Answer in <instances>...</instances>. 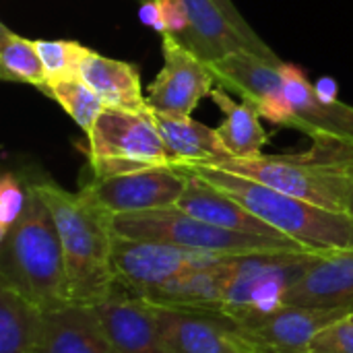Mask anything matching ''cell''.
<instances>
[{
    "label": "cell",
    "instance_id": "cell-1",
    "mask_svg": "<svg viewBox=\"0 0 353 353\" xmlns=\"http://www.w3.org/2000/svg\"><path fill=\"white\" fill-rule=\"evenodd\" d=\"M35 188L60 234L70 304L95 306L114 288V215L83 190L68 192L52 180L35 182Z\"/></svg>",
    "mask_w": 353,
    "mask_h": 353
},
{
    "label": "cell",
    "instance_id": "cell-2",
    "mask_svg": "<svg viewBox=\"0 0 353 353\" xmlns=\"http://www.w3.org/2000/svg\"><path fill=\"white\" fill-rule=\"evenodd\" d=\"M0 288H8L41 312L70 304L60 234L35 182L23 215L0 238Z\"/></svg>",
    "mask_w": 353,
    "mask_h": 353
},
{
    "label": "cell",
    "instance_id": "cell-3",
    "mask_svg": "<svg viewBox=\"0 0 353 353\" xmlns=\"http://www.w3.org/2000/svg\"><path fill=\"white\" fill-rule=\"evenodd\" d=\"M225 172L250 178L283 194L312 205L347 213L353 196V147L312 143L302 153L259 155L252 159H223L213 163Z\"/></svg>",
    "mask_w": 353,
    "mask_h": 353
},
{
    "label": "cell",
    "instance_id": "cell-4",
    "mask_svg": "<svg viewBox=\"0 0 353 353\" xmlns=\"http://www.w3.org/2000/svg\"><path fill=\"white\" fill-rule=\"evenodd\" d=\"M248 211L312 252L353 250V217L283 194L250 178L213 165H188Z\"/></svg>",
    "mask_w": 353,
    "mask_h": 353
},
{
    "label": "cell",
    "instance_id": "cell-5",
    "mask_svg": "<svg viewBox=\"0 0 353 353\" xmlns=\"http://www.w3.org/2000/svg\"><path fill=\"white\" fill-rule=\"evenodd\" d=\"M323 252L263 250L230 259L221 312L248 325L288 306V296Z\"/></svg>",
    "mask_w": 353,
    "mask_h": 353
},
{
    "label": "cell",
    "instance_id": "cell-6",
    "mask_svg": "<svg viewBox=\"0 0 353 353\" xmlns=\"http://www.w3.org/2000/svg\"><path fill=\"white\" fill-rule=\"evenodd\" d=\"M114 232L124 238L165 242L188 250L213 252L223 256L263 252V250H308L290 238L230 232L192 217L180 207L130 213L114 217Z\"/></svg>",
    "mask_w": 353,
    "mask_h": 353
},
{
    "label": "cell",
    "instance_id": "cell-7",
    "mask_svg": "<svg viewBox=\"0 0 353 353\" xmlns=\"http://www.w3.org/2000/svg\"><path fill=\"white\" fill-rule=\"evenodd\" d=\"M91 178L103 180L147 168L174 165L153 112L103 108L87 132Z\"/></svg>",
    "mask_w": 353,
    "mask_h": 353
},
{
    "label": "cell",
    "instance_id": "cell-8",
    "mask_svg": "<svg viewBox=\"0 0 353 353\" xmlns=\"http://www.w3.org/2000/svg\"><path fill=\"white\" fill-rule=\"evenodd\" d=\"M225 259L228 256L223 254L188 250L165 242L134 240L116 234L112 250V273L116 285L139 298H145L170 279L190 269L211 267Z\"/></svg>",
    "mask_w": 353,
    "mask_h": 353
},
{
    "label": "cell",
    "instance_id": "cell-9",
    "mask_svg": "<svg viewBox=\"0 0 353 353\" xmlns=\"http://www.w3.org/2000/svg\"><path fill=\"white\" fill-rule=\"evenodd\" d=\"M188 184V168L159 165L103 180L89 178L79 190L114 217L178 207Z\"/></svg>",
    "mask_w": 353,
    "mask_h": 353
},
{
    "label": "cell",
    "instance_id": "cell-10",
    "mask_svg": "<svg viewBox=\"0 0 353 353\" xmlns=\"http://www.w3.org/2000/svg\"><path fill=\"white\" fill-rule=\"evenodd\" d=\"M161 54L163 66L147 91L149 108L161 116H192L215 89V72L172 35L161 37Z\"/></svg>",
    "mask_w": 353,
    "mask_h": 353
},
{
    "label": "cell",
    "instance_id": "cell-11",
    "mask_svg": "<svg viewBox=\"0 0 353 353\" xmlns=\"http://www.w3.org/2000/svg\"><path fill=\"white\" fill-rule=\"evenodd\" d=\"M281 66L283 62L267 60L250 50H238L211 64L219 87L252 103L261 118L292 128L294 108L283 87Z\"/></svg>",
    "mask_w": 353,
    "mask_h": 353
},
{
    "label": "cell",
    "instance_id": "cell-12",
    "mask_svg": "<svg viewBox=\"0 0 353 353\" xmlns=\"http://www.w3.org/2000/svg\"><path fill=\"white\" fill-rule=\"evenodd\" d=\"M170 353H267L223 312L174 310L155 306Z\"/></svg>",
    "mask_w": 353,
    "mask_h": 353
},
{
    "label": "cell",
    "instance_id": "cell-13",
    "mask_svg": "<svg viewBox=\"0 0 353 353\" xmlns=\"http://www.w3.org/2000/svg\"><path fill=\"white\" fill-rule=\"evenodd\" d=\"M283 87L294 108L292 128H298L312 143H337L353 147V105L339 99L325 101L316 95L314 83L302 68L283 62Z\"/></svg>",
    "mask_w": 353,
    "mask_h": 353
},
{
    "label": "cell",
    "instance_id": "cell-14",
    "mask_svg": "<svg viewBox=\"0 0 353 353\" xmlns=\"http://www.w3.org/2000/svg\"><path fill=\"white\" fill-rule=\"evenodd\" d=\"M93 308L118 353H170L159 331L155 306L147 300L114 283L112 292Z\"/></svg>",
    "mask_w": 353,
    "mask_h": 353
},
{
    "label": "cell",
    "instance_id": "cell-15",
    "mask_svg": "<svg viewBox=\"0 0 353 353\" xmlns=\"http://www.w3.org/2000/svg\"><path fill=\"white\" fill-rule=\"evenodd\" d=\"M347 310H323L308 306H283L277 312L240 325L250 341L267 353H310L312 341L331 325L345 321Z\"/></svg>",
    "mask_w": 353,
    "mask_h": 353
},
{
    "label": "cell",
    "instance_id": "cell-16",
    "mask_svg": "<svg viewBox=\"0 0 353 353\" xmlns=\"http://www.w3.org/2000/svg\"><path fill=\"white\" fill-rule=\"evenodd\" d=\"M37 353H118L110 343L93 306L66 304L41 312Z\"/></svg>",
    "mask_w": 353,
    "mask_h": 353
},
{
    "label": "cell",
    "instance_id": "cell-17",
    "mask_svg": "<svg viewBox=\"0 0 353 353\" xmlns=\"http://www.w3.org/2000/svg\"><path fill=\"white\" fill-rule=\"evenodd\" d=\"M288 304L353 314V250L323 252L292 288Z\"/></svg>",
    "mask_w": 353,
    "mask_h": 353
},
{
    "label": "cell",
    "instance_id": "cell-18",
    "mask_svg": "<svg viewBox=\"0 0 353 353\" xmlns=\"http://www.w3.org/2000/svg\"><path fill=\"white\" fill-rule=\"evenodd\" d=\"M178 207L196 219H203L211 225H217L230 232L288 238L279 234L275 228H271L269 223H265L261 217H256L252 211H248L240 201H236L221 188L213 186L209 180H205L190 168H188V184Z\"/></svg>",
    "mask_w": 353,
    "mask_h": 353
},
{
    "label": "cell",
    "instance_id": "cell-19",
    "mask_svg": "<svg viewBox=\"0 0 353 353\" xmlns=\"http://www.w3.org/2000/svg\"><path fill=\"white\" fill-rule=\"evenodd\" d=\"M230 259L232 256L211 267L190 269L170 279L168 283H163L161 288H157L143 300H147L153 306L174 308V310L221 312L223 300H225Z\"/></svg>",
    "mask_w": 353,
    "mask_h": 353
},
{
    "label": "cell",
    "instance_id": "cell-20",
    "mask_svg": "<svg viewBox=\"0 0 353 353\" xmlns=\"http://www.w3.org/2000/svg\"><path fill=\"white\" fill-rule=\"evenodd\" d=\"M81 79L97 93L105 108L153 112L143 91L141 72L130 62L91 52L81 68Z\"/></svg>",
    "mask_w": 353,
    "mask_h": 353
},
{
    "label": "cell",
    "instance_id": "cell-21",
    "mask_svg": "<svg viewBox=\"0 0 353 353\" xmlns=\"http://www.w3.org/2000/svg\"><path fill=\"white\" fill-rule=\"evenodd\" d=\"M153 116L174 165H213L230 159L217 128H209L203 122H196L192 116Z\"/></svg>",
    "mask_w": 353,
    "mask_h": 353
},
{
    "label": "cell",
    "instance_id": "cell-22",
    "mask_svg": "<svg viewBox=\"0 0 353 353\" xmlns=\"http://www.w3.org/2000/svg\"><path fill=\"white\" fill-rule=\"evenodd\" d=\"M182 4L188 14V31L178 41L209 66L238 50H248L244 39L211 0H182Z\"/></svg>",
    "mask_w": 353,
    "mask_h": 353
},
{
    "label": "cell",
    "instance_id": "cell-23",
    "mask_svg": "<svg viewBox=\"0 0 353 353\" xmlns=\"http://www.w3.org/2000/svg\"><path fill=\"white\" fill-rule=\"evenodd\" d=\"M213 103L223 114L217 134L225 145L230 157L234 159H252L263 155V147L269 143V132L261 124L259 110L248 101H236L228 89L215 85L209 95Z\"/></svg>",
    "mask_w": 353,
    "mask_h": 353
},
{
    "label": "cell",
    "instance_id": "cell-24",
    "mask_svg": "<svg viewBox=\"0 0 353 353\" xmlns=\"http://www.w3.org/2000/svg\"><path fill=\"white\" fill-rule=\"evenodd\" d=\"M0 79L48 91V74L35 39L14 33L4 23L0 25Z\"/></svg>",
    "mask_w": 353,
    "mask_h": 353
},
{
    "label": "cell",
    "instance_id": "cell-25",
    "mask_svg": "<svg viewBox=\"0 0 353 353\" xmlns=\"http://www.w3.org/2000/svg\"><path fill=\"white\" fill-rule=\"evenodd\" d=\"M41 310L8 288H0V353H37Z\"/></svg>",
    "mask_w": 353,
    "mask_h": 353
},
{
    "label": "cell",
    "instance_id": "cell-26",
    "mask_svg": "<svg viewBox=\"0 0 353 353\" xmlns=\"http://www.w3.org/2000/svg\"><path fill=\"white\" fill-rule=\"evenodd\" d=\"M48 97L60 103V108L77 122L79 128L85 130V134L91 130L93 122L105 108L103 101L97 97V93L81 79H64L58 83H52L46 91Z\"/></svg>",
    "mask_w": 353,
    "mask_h": 353
},
{
    "label": "cell",
    "instance_id": "cell-27",
    "mask_svg": "<svg viewBox=\"0 0 353 353\" xmlns=\"http://www.w3.org/2000/svg\"><path fill=\"white\" fill-rule=\"evenodd\" d=\"M35 43L48 74V87L64 79L81 77V68L93 52L72 39H35Z\"/></svg>",
    "mask_w": 353,
    "mask_h": 353
},
{
    "label": "cell",
    "instance_id": "cell-28",
    "mask_svg": "<svg viewBox=\"0 0 353 353\" xmlns=\"http://www.w3.org/2000/svg\"><path fill=\"white\" fill-rule=\"evenodd\" d=\"M29 182H23L17 172L6 170L0 178V238H4L25 211Z\"/></svg>",
    "mask_w": 353,
    "mask_h": 353
},
{
    "label": "cell",
    "instance_id": "cell-29",
    "mask_svg": "<svg viewBox=\"0 0 353 353\" xmlns=\"http://www.w3.org/2000/svg\"><path fill=\"white\" fill-rule=\"evenodd\" d=\"M223 14H225V19L230 21V25L238 31V35L244 39V43L248 46V50L250 52H254V54H259V56H263V58H267V60H273V62H283L261 37H259V33L246 23V19L242 17V12L236 8V4H234V0H211Z\"/></svg>",
    "mask_w": 353,
    "mask_h": 353
},
{
    "label": "cell",
    "instance_id": "cell-30",
    "mask_svg": "<svg viewBox=\"0 0 353 353\" xmlns=\"http://www.w3.org/2000/svg\"><path fill=\"white\" fill-rule=\"evenodd\" d=\"M310 353H353V321L345 319L325 329L312 341Z\"/></svg>",
    "mask_w": 353,
    "mask_h": 353
},
{
    "label": "cell",
    "instance_id": "cell-31",
    "mask_svg": "<svg viewBox=\"0 0 353 353\" xmlns=\"http://www.w3.org/2000/svg\"><path fill=\"white\" fill-rule=\"evenodd\" d=\"M161 8V17L165 23V35L182 39L188 31V14L182 0H157Z\"/></svg>",
    "mask_w": 353,
    "mask_h": 353
},
{
    "label": "cell",
    "instance_id": "cell-32",
    "mask_svg": "<svg viewBox=\"0 0 353 353\" xmlns=\"http://www.w3.org/2000/svg\"><path fill=\"white\" fill-rule=\"evenodd\" d=\"M139 19H141L143 25L155 29L161 37L168 33L165 31L163 17H161V8H159V2L157 0H143L141 6H139Z\"/></svg>",
    "mask_w": 353,
    "mask_h": 353
},
{
    "label": "cell",
    "instance_id": "cell-33",
    "mask_svg": "<svg viewBox=\"0 0 353 353\" xmlns=\"http://www.w3.org/2000/svg\"><path fill=\"white\" fill-rule=\"evenodd\" d=\"M314 91H316V95H319L321 99H325V101H335V99H339V97H337V93H339L337 81L331 79V77L319 79V81L314 83Z\"/></svg>",
    "mask_w": 353,
    "mask_h": 353
},
{
    "label": "cell",
    "instance_id": "cell-34",
    "mask_svg": "<svg viewBox=\"0 0 353 353\" xmlns=\"http://www.w3.org/2000/svg\"><path fill=\"white\" fill-rule=\"evenodd\" d=\"M347 213H350V215L353 217V196H352V203H350V209H347Z\"/></svg>",
    "mask_w": 353,
    "mask_h": 353
},
{
    "label": "cell",
    "instance_id": "cell-35",
    "mask_svg": "<svg viewBox=\"0 0 353 353\" xmlns=\"http://www.w3.org/2000/svg\"><path fill=\"white\" fill-rule=\"evenodd\" d=\"M347 319H350V321H353V314H350V316H347Z\"/></svg>",
    "mask_w": 353,
    "mask_h": 353
}]
</instances>
